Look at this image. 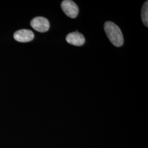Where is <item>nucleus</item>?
I'll use <instances>...</instances> for the list:
<instances>
[{
	"instance_id": "nucleus-1",
	"label": "nucleus",
	"mask_w": 148,
	"mask_h": 148,
	"mask_svg": "<svg viewBox=\"0 0 148 148\" xmlns=\"http://www.w3.org/2000/svg\"><path fill=\"white\" fill-rule=\"evenodd\" d=\"M106 34L112 45L121 47L123 44V36L119 27L111 21H106L104 24Z\"/></svg>"
},
{
	"instance_id": "nucleus-2",
	"label": "nucleus",
	"mask_w": 148,
	"mask_h": 148,
	"mask_svg": "<svg viewBox=\"0 0 148 148\" xmlns=\"http://www.w3.org/2000/svg\"><path fill=\"white\" fill-rule=\"evenodd\" d=\"M61 7L64 13L71 18H75L78 15L79 7L73 1H63L61 3Z\"/></svg>"
},
{
	"instance_id": "nucleus-3",
	"label": "nucleus",
	"mask_w": 148,
	"mask_h": 148,
	"mask_svg": "<svg viewBox=\"0 0 148 148\" xmlns=\"http://www.w3.org/2000/svg\"><path fill=\"white\" fill-rule=\"evenodd\" d=\"M31 27L36 31L40 32H47L49 29V22L47 19L42 16H37L30 22Z\"/></svg>"
},
{
	"instance_id": "nucleus-4",
	"label": "nucleus",
	"mask_w": 148,
	"mask_h": 148,
	"mask_svg": "<svg viewBox=\"0 0 148 148\" xmlns=\"http://www.w3.org/2000/svg\"><path fill=\"white\" fill-rule=\"evenodd\" d=\"M14 38L19 42H27L32 41L34 38V34L30 30L21 29L14 34Z\"/></svg>"
},
{
	"instance_id": "nucleus-5",
	"label": "nucleus",
	"mask_w": 148,
	"mask_h": 148,
	"mask_svg": "<svg viewBox=\"0 0 148 148\" xmlns=\"http://www.w3.org/2000/svg\"><path fill=\"white\" fill-rule=\"evenodd\" d=\"M66 40L69 44L76 46H82L85 42L84 36L77 32L69 33L66 37Z\"/></svg>"
},
{
	"instance_id": "nucleus-6",
	"label": "nucleus",
	"mask_w": 148,
	"mask_h": 148,
	"mask_svg": "<svg viewBox=\"0 0 148 148\" xmlns=\"http://www.w3.org/2000/svg\"><path fill=\"white\" fill-rule=\"evenodd\" d=\"M142 19L145 27H148V1H147L143 4L142 9Z\"/></svg>"
}]
</instances>
